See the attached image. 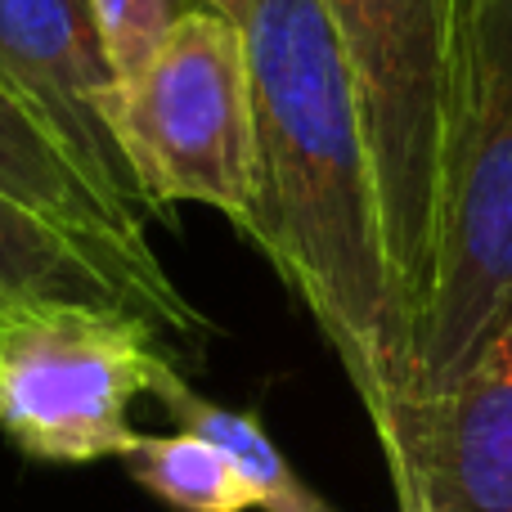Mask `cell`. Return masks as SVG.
Wrapping results in <instances>:
<instances>
[{"instance_id": "obj_6", "label": "cell", "mask_w": 512, "mask_h": 512, "mask_svg": "<svg viewBox=\"0 0 512 512\" xmlns=\"http://www.w3.org/2000/svg\"><path fill=\"white\" fill-rule=\"evenodd\" d=\"M0 77L32 104L77 171L144 225V198L117 144V81L86 0H0Z\"/></svg>"}, {"instance_id": "obj_3", "label": "cell", "mask_w": 512, "mask_h": 512, "mask_svg": "<svg viewBox=\"0 0 512 512\" xmlns=\"http://www.w3.org/2000/svg\"><path fill=\"white\" fill-rule=\"evenodd\" d=\"M512 319V0H468L432 297L405 405L454 391ZM400 405V409H405Z\"/></svg>"}, {"instance_id": "obj_2", "label": "cell", "mask_w": 512, "mask_h": 512, "mask_svg": "<svg viewBox=\"0 0 512 512\" xmlns=\"http://www.w3.org/2000/svg\"><path fill=\"white\" fill-rule=\"evenodd\" d=\"M324 14L369 144L382 239L414 364L432 297L436 212L459 108L468 0H324Z\"/></svg>"}, {"instance_id": "obj_11", "label": "cell", "mask_w": 512, "mask_h": 512, "mask_svg": "<svg viewBox=\"0 0 512 512\" xmlns=\"http://www.w3.org/2000/svg\"><path fill=\"white\" fill-rule=\"evenodd\" d=\"M131 477L176 512H248L252 495L239 481L234 463L212 441L176 427L171 436L140 432L135 450L126 454Z\"/></svg>"}, {"instance_id": "obj_13", "label": "cell", "mask_w": 512, "mask_h": 512, "mask_svg": "<svg viewBox=\"0 0 512 512\" xmlns=\"http://www.w3.org/2000/svg\"><path fill=\"white\" fill-rule=\"evenodd\" d=\"M198 5H207V9H221V14H230L234 23H243V18L252 14V5H256V0H198Z\"/></svg>"}, {"instance_id": "obj_5", "label": "cell", "mask_w": 512, "mask_h": 512, "mask_svg": "<svg viewBox=\"0 0 512 512\" xmlns=\"http://www.w3.org/2000/svg\"><path fill=\"white\" fill-rule=\"evenodd\" d=\"M158 333L126 310L27 306L0 315V432L41 463L126 459L131 405L149 396Z\"/></svg>"}, {"instance_id": "obj_1", "label": "cell", "mask_w": 512, "mask_h": 512, "mask_svg": "<svg viewBox=\"0 0 512 512\" xmlns=\"http://www.w3.org/2000/svg\"><path fill=\"white\" fill-rule=\"evenodd\" d=\"M243 27L256 81V203L243 234L310 310L382 436L409 391V333L333 23L324 0H256Z\"/></svg>"}, {"instance_id": "obj_7", "label": "cell", "mask_w": 512, "mask_h": 512, "mask_svg": "<svg viewBox=\"0 0 512 512\" xmlns=\"http://www.w3.org/2000/svg\"><path fill=\"white\" fill-rule=\"evenodd\" d=\"M400 512H512V319L454 391L378 436Z\"/></svg>"}, {"instance_id": "obj_12", "label": "cell", "mask_w": 512, "mask_h": 512, "mask_svg": "<svg viewBox=\"0 0 512 512\" xmlns=\"http://www.w3.org/2000/svg\"><path fill=\"white\" fill-rule=\"evenodd\" d=\"M194 5L198 0H86L117 81H131L167 41L176 18Z\"/></svg>"}, {"instance_id": "obj_4", "label": "cell", "mask_w": 512, "mask_h": 512, "mask_svg": "<svg viewBox=\"0 0 512 512\" xmlns=\"http://www.w3.org/2000/svg\"><path fill=\"white\" fill-rule=\"evenodd\" d=\"M117 144L144 207L198 203L239 225L256 203V81L248 27L194 5L117 90Z\"/></svg>"}, {"instance_id": "obj_9", "label": "cell", "mask_w": 512, "mask_h": 512, "mask_svg": "<svg viewBox=\"0 0 512 512\" xmlns=\"http://www.w3.org/2000/svg\"><path fill=\"white\" fill-rule=\"evenodd\" d=\"M0 189L18 203L72 225L77 234L135 256H153L144 225L122 216L63 153L50 126L32 113L23 95L0 77Z\"/></svg>"}, {"instance_id": "obj_8", "label": "cell", "mask_w": 512, "mask_h": 512, "mask_svg": "<svg viewBox=\"0 0 512 512\" xmlns=\"http://www.w3.org/2000/svg\"><path fill=\"white\" fill-rule=\"evenodd\" d=\"M27 306H104L144 319L158 337L194 342L203 315L158 256L95 243L0 189V315Z\"/></svg>"}, {"instance_id": "obj_10", "label": "cell", "mask_w": 512, "mask_h": 512, "mask_svg": "<svg viewBox=\"0 0 512 512\" xmlns=\"http://www.w3.org/2000/svg\"><path fill=\"white\" fill-rule=\"evenodd\" d=\"M149 396L167 409L176 427L212 441L216 450L234 463L239 481L252 495V508H261V512H333L297 472H292V463L283 459V450L270 441V432H265L252 414L230 409V405H216L212 396H203L167 355H162L158 369H153Z\"/></svg>"}]
</instances>
